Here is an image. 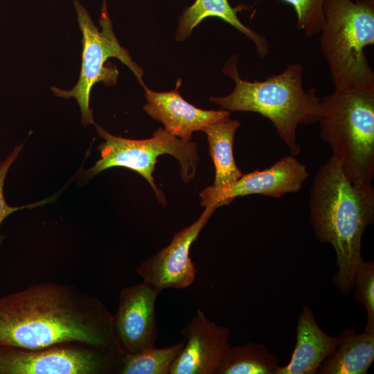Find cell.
Listing matches in <instances>:
<instances>
[{"label":"cell","mask_w":374,"mask_h":374,"mask_svg":"<svg viewBox=\"0 0 374 374\" xmlns=\"http://www.w3.org/2000/svg\"><path fill=\"white\" fill-rule=\"evenodd\" d=\"M71 342L124 355L113 314L75 286L45 282L0 296V346L38 348Z\"/></svg>","instance_id":"obj_1"},{"label":"cell","mask_w":374,"mask_h":374,"mask_svg":"<svg viewBox=\"0 0 374 374\" xmlns=\"http://www.w3.org/2000/svg\"><path fill=\"white\" fill-rule=\"evenodd\" d=\"M309 222L315 238L328 242L336 253L333 284L343 295L353 289L364 261L362 238L374 221V188L353 184L333 157L321 166L309 199Z\"/></svg>","instance_id":"obj_2"},{"label":"cell","mask_w":374,"mask_h":374,"mask_svg":"<svg viewBox=\"0 0 374 374\" xmlns=\"http://www.w3.org/2000/svg\"><path fill=\"white\" fill-rule=\"evenodd\" d=\"M223 73L234 80L235 87L228 96L211 97L209 100L229 112H253L268 118L290 154H299L297 127L319 122L321 101L315 88H303L302 65L290 64L279 74L249 82L240 78L234 55L226 62Z\"/></svg>","instance_id":"obj_3"},{"label":"cell","mask_w":374,"mask_h":374,"mask_svg":"<svg viewBox=\"0 0 374 374\" xmlns=\"http://www.w3.org/2000/svg\"><path fill=\"white\" fill-rule=\"evenodd\" d=\"M320 48L335 91L374 90L364 48L374 44V0H326Z\"/></svg>","instance_id":"obj_4"},{"label":"cell","mask_w":374,"mask_h":374,"mask_svg":"<svg viewBox=\"0 0 374 374\" xmlns=\"http://www.w3.org/2000/svg\"><path fill=\"white\" fill-rule=\"evenodd\" d=\"M320 134L348 179L369 186L374 177V90L335 91L320 101Z\"/></svg>","instance_id":"obj_5"},{"label":"cell","mask_w":374,"mask_h":374,"mask_svg":"<svg viewBox=\"0 0 374 374\" xmlns=\"http://www.w3.org/2000/svg\"><path fill=\"white\" fill-rule=\"evenodd\" d=\"M78 22L82 34V66L78 82L71 90L51 87L55 96L64 98H74L79 105L82 122L84 126L94 124L93 111L89 107L90 93L93 86L103 82L107 86L116 83L118 71L116 66L105 64L109 57H116L126 65L134 73L144 89L143 69L134 62L128 51L121 46L112 28L107 12L106 0H103L99 24L101 30L95 26L84 7L74 0Z\"/></svg>","instance_id":"obj_6"},{"label":"cell","mask_w":374,"mask_h":374,"mask_svg":"<svg viewBox=\"0 0 374 374\" xmlns=\"http://www.w3.org/2000/svg\"><path fill=\"white\" fill-rule=\"evenodd\" d=\"M105 141L98 146L100 159L89 168L86 176L92 177L112 167H123L138 172L150 184L158 200L166 204L163 193L154 184L152 173L157 157L163 154L175 157L181 166V177L188 182L195 175L199 157L194 142L179 139L159 127L148 139L134 140L117 136L96 125Z\"/></svg>","instance_id":"obj_7"},{"label":"cell","mask_w":374,"mask_h":374,"mask_svg":"<svg viewBox=\"0 0 374 374\" xmlns=\"http://www.w3.org/2000/svg\"><path fill=\"white\" fill-rule=\"evenodd\" d=\"M123 356L80 342L38 348L0 346V374L119 373Z\"/></svg>","instance_id":"obj_8"},{"label":"cell","mask_w":374,"mask_h":374,"mask_svg":"<svg viewBox=\"0 0 374 374\" xmlns=\"http://www.w3.org/2000/svg\"><path fill=\"white\" fill-rule=\"evenodd\" d=\"M308 177L305 165L290 154L269 168L242 174L226 187L206 188L199 195L202 205L216 209L229 204L237 197L253 194L280 198L287 193L299 192Z\"/></svg>","instance_id":"obj_9"},{"label":"cell","mask_w":374,"mask_h":374,"mask_svg":"<svg viewBox=\"0 0 374 374\" xmlns=\"http://www.w3.org/2000/svg\"><path fill=\"white\" fill-rule=\"evenodd\" d=\"M215 209L205 207L192 224L177 232L170 243L143 261L136 274L160 292L166 289H185L195 280L197 269L189 256L192 244L198 238Z\"/></svg>","instance_id":"obj_10"},{"label":"cell","mask_w":374,"mask_h":374,"mask_svg":"<svg viewBox=\"0 0 374 374\" xmlns=\"http://www.w3.org/2000/svg\"><path fill=\"white\" fill-rule=\"evenodd\" d=\"M160 292L145 281L121 290L113 326L124 354H135L154 346L157 338L155 303Z\"/></svg>","instance_id":"obj_11"},{"label":"cell","mask_w":374,"mask_h":374,"mask_svg":"<svg viewBox=\"0 0 374 374\" xmlns=\"http://www.w3.org/2000/svg\"><path fill=\"white\" fill-rule=\"evenodd\" d=\"M230 330L211 321L201 310L181 331L185 344L169 374H217L231 345Z\"/></svg>","instance_id":"obj_12"},{"label":"cell","mask_w":374,"mask_h":374,"mask_svg":"<svg viewBox=\"0 0 374 374\" xmlns=\"http://www.w3.org/2000/svg\"><path fill=\"white\" fill-rule=\"evenodd\" d=\"M147 103L143 109L152 118L161 122L165 130L175 136L189 141L195 131L207 125L230 118V112L204 110L186 101L179 91H154L144 89Z\"/></svg>","instance_id":"obj_13"},{"label":"cell","mask_w":374,"mask_h":374,"mask_svg":"<svg viewBox=\"0 0 374 374\" xmlns=\"http://www.w3.org/2000/svg\"><path fill=\"white\" fill-rule=\"evenodd\" d=\"M296 346L290 362L279 366L276 374H314L321 363L335 350L339 338L325 332L312 310L305 305L298 317Z\"/></svg>","instance_id":"obj_14"},{"label":"cell","mask_w":374,"mask_h":374,"mask_svg":"<svg viewBox=\"0 0 374 374\" xmlns=\"http://www.w3.org/2000/svg\"><path fill=\"white\" fill-rule=\"evenodd\" d=\"M245 7V5L240 4L233 8L228 0H196L192 6L184 9L179 17L175 39L177 42L186 39L194 28L203 19L215 17L229 24L249 38L254 43L259 55L264 58L269 52L267 38L244 26L237 16V13Z\"/></svg>","instance_id":"obj_15"},{"label":"cell","mask_w":374,"mask_h":374,"mask_svg":"<svg viewBox=\"0 0 374 374\" xmlns=\"http://www.w3.org/2000/svg\"><path fill=\"white\" fill-rule=\"evenodd\" d=\"M343 329L335 350L321 363L319 374H366L374 361V334Z\"/></svg>","instance_id":"obj_16"},{"label":"cell","mask_w":374,"mask_h":374,"mask_svg":"<svg viewBox=\"0 0 374 374\" xmlns=\"http://www.w3.org/2000/svg\"><path fill=\"white\" fill-rule=\"evenodd\" d=\"M240 123L230 118L211 123L202 129L207 135L208 150L214 163L215 174L212 186L226 187L242 175L233 157V146L235 134Z\"/></svg>","instance_id":"obj_17"},{"label":"cell","mask_w":374,"mask_h":374,"mask_svg":"<svg viewBox=\"0 0 374 374\" xmlns=\"http://www.w3.org/2000/svg\"><path fill=\"white\" fill-rule=\"evenodd\" d=\"M277 357L261 343L231 346L217 374H276Z\"/></svg>","instance_id":"obj_18"},{"label":"cell","mask_w":374,"mask_h":374,"mask_svg":"<svg viewBox=\"0 0 374 374\" xmlns=\"http://www.w3.org/2000/svg\"><path fill=\"white\" fill-rule=\"evenodd\" d=\"M185 344V340L157 348H145L135 354H124L119 374H169L170 368Z\"/></svg>","instance_id":"obj_19"},{"label":"cell","mask_w":374,"mask_h":374,"mask_svg":"<svg viewBox=\"0 0 374 374\" xmlns=\"http://www.w3.org/2000/svg\"><path fill=\"white\" fill-rule=\"evenodd\" d=\"M354 297L366 311L365 332L374 334V262L363 261L354 280Z\"/></svg>","instance_id":"obj_20"},{"label":"cell","mask_w":374,"mask_h":374,"mask_svg":"<svg viewBox=\"0 0 374 374\" xmlns=\"http://www.w3.org/2000/svg\"><path fill=\"white\" fill-rule=\"evenodd\" d=\"M292 5L297 15V27L305 37L319 34L324 23L326 0H281Z\"/></svg>","instance_id":"obj_21"},{"label":"cell","mask_w":374,"mask_h":374,"mask_svg":"<svg viewBox=\"0 0 374 374\" xmlns=\"http://www.w3.org/2000/svg\"><path fill=\"white\" fill-rule=\"evenodd\" d=\"M23 147V143L20 145L16 146L13 151L7 157L6 159L0 161V226L3 221L9 216L11 213L24 208H33L39 206H42L48 202H51L53 199V197L46 198L43 200L37 202L36 203L24 205L21 206H10L6 202L4 193H3V185L6 175L9 168L13 162L16 160L19 152ZM4 240V236L0 234V249L2 242Z\"/></svg>","instance_id":"obj_22"}]
</instances>
